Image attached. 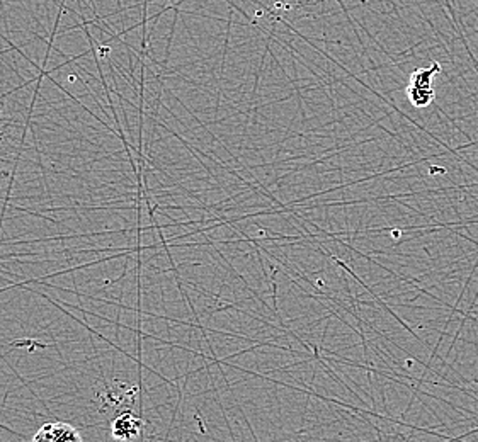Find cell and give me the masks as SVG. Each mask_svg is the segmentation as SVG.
I'll return each mask as SVG.
<instances>
[{"instance_id":"obj_1","label":"cell","mask_w":478,"mask_h":442,"mask_svg":"<svg viewBox=\"0 0 478 442\" xmlns=\"http://www.w3.org/2000/svg\"><path fill=\"white\" fill-rule=\"evenodd\" d=\"M440 70V63L434 62L431 69H419L412 73L410 85L407 89V95H409L410 102L416 108H426V106H429L434 101L433 78Z\"/></svg>"},{"instance_id":"obj_3","label":"cell","mask_w":478,"mask_h":442,"mask_svg":"<svg viewBox=\"0 0 478 442\" xmlns=\"http://www.w3.org/2000/svg\"><path fill=\"white\" fill-rule=\"evenodd\" d=\"M141 430H144V420L131 412H123L113 420L111 432H113L114 439L130 441L140 437Z\"/></svg>"},{"instance_id":"obj_2","label":"cell","mask_w":478,"mask_h":442,"mask_svg":"<svg viewBox=\"0 0 478 442\" xmlns=\"http://www.w3.org/2000/svg\"><path fill=\"white\" fill-rule=\"evenodd\" d=\"M33 441H49V442H72L82 441V436L73 426L65 422H49L41 426L33 436Z\"/></svg>"}]
</instances>
